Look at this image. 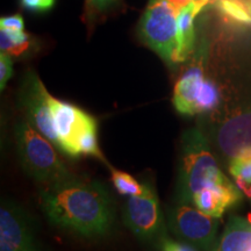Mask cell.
I'll return each instance as SVG.
<instances>
[{"instance_id":"obj_5","label":"cell","mask_w":251,"mask_h":251,"mask_svg":"<svg viewBox=\"0 0 251 251\" xmlns=\"http://www.w3.org/2000/svg\"><path fill=\"white\" fill-rule=\"evenodd\" d=\"M58 150L72 158L80 156L79 143L87 133L98 130L96 118L83 109L51 97L50 99Z\"/></svg>"},{"instance_id":"obj_1","label":"cell","mask_w":251,"mask_h":251,"mask_svg":"<svg viewBox=\"0 0 251 251\" xmlns=\"http://www.w3.org/2000/svg\"><path fill=\"white\" fill-rule=\"evenodd\" d=\"M41 205L51 224L81 236H103L112 226L111 198L100 181L71 176L43 187Z\"/></svg>"},{"instance_id":"obj_24","label":"cell","mask_w":251,"mask_h":251,"mask_svg":"<svg viewBox=\"0 0 251 251\" xmlns=\"http://www.w3.org/2000/svg\"><path fill=\"white\" fill-rule=\"evenodd\" d=\"M166 1L172 6L176 11L179 12L183 8L186 7V6L190 5L191 2H193V0H166Z\"/></svg>"},{"instance_id":"obj_2","label":"cell","mask_w":251,"mask_h":251,"mask_svg":"<svg viewBox=\"0 0 251 251\" xmlns=\"http://www.w3.org/2000/svg\"><path fill=\"white\" fill-rule=\"evenodd\" d=\"M228 181L212 155L205 136L198 129L186 131L181 137L178 201L191 203L193 197L203 188Z\"/></svg>"},{"instance_id":"obj_17","label":"cell","mask_w":251,"mask_h":251,"mask_svg":"<svg viewBox=\"0 0 251 251\" xmlns=\"http://www.w3.org/2000/svg\"><path fill=\"white\" fill-rule=\"evenodd\" d=\"M229 172L233 176L236 186L251 200V157L230 161Z\"/></svg>"},{"instance_id":"obj_9","label":"cell","mask_w":251,"mask_h":251,"mask_svg":"<svg viewBox=\"0 0 251 251\" xmlns=\"http://www.w3.org/2000/svg\"><path fill=\"white\" fill-rule=\"evenodd\" d=\"M0 251H40L25 212L7 200L0 207Z\"/></svg>"},{"instance_id":"obj_10","label":"cell","mask_w":251,"mask_h":251,"mask_svg":"<svg viewBox=\"0 0 251 251\" xmlns=\"http://www.w3.org/2000/svg\"><path fill=\"white\" fill-rule=\"evenodd\" d=\"M218 144L230 161L251 157V109L224 122L218 131Z\"/></svg>"},{"instance_id":"obj_6","label":"cell","mask_w":251,"mask_h":251,"mask_svg":"<svg viewBox=\"0 0 251 251\" xmlns=\"http://www.w3.org/2000/svg\"><path fill=\"white\" fill-rule=\"evenodd\" d=\"M169 226L176 236L200 249L209 250L215 243L219 221L196 206L179 201L169 213Z\"/></svg>"},{"instance_id":"obj_22","label":"cell","mask_w":251,"mask_h":251,"mask_svg":"<svg viewBox=\"0 0 251 251\" xmlns=\"http://www.w3.org/2000/svg\"><path fill=\"white\" fill-rule=\"evenodd\" d=\"M163 251H197L192 246L188 244L175 242L171 240H164L163 241Z\"/></svg>"},{"instance_id":"obj_16","label":"cell","mask_w":251,"mask_h":251,"mask_svg":"<svg viewBox=\"0 0 251 251\" xmlns=\"http://www.w3.org/2000/svg\"><path fill=\"white\" fill-rule=\"evenodd\" d=\"M0 48L9 56H23L31 48V41L25 30H7L0 28Z\"/></svg>"},{"instance_id":"obj_23","label":"cell","mask_w":251,"mask_h":251,"mask_svg":"<svg viewBox=\"0 0 251 251\" xmlns=\"http://www.w3.org/2000/svg\"><path fill=\"white\" fill-rule=\"evenodd\" d=\"M87 1H89L94 8L99 9V11H102V9L107 8L112 4H114L117 0H87Z\"/></svg>"},{"instance_id":"obj_4","label":"cell","mask_w":251,"mask_h":251,"mask_svg":"<svg viewBox=\"0 0 251 251\" xmlns=\"http://www.w3.org/2000/svg\"><path fill=\"white\" fill-rule=\"evenodd\" d=\"M178 12L166 0H150L139 25L141 39L162 59L176 63Z\"/></svg>"},{"instance_id":"obj_3","label":"cell","mask_w":251,"mask_h":251,"mask_svg":"<svg viewBox=\"0 0 251 251\" xmlns=\"http://www.w3.org/2000/svg\"><path fill=\"white\" fill-rule=\"evenodd\" d=\"M15 139L24 170L33 179L49 186L72 176L56 151L55 144L43 136L28 119L17 125Z\"/></svg>"},{"instance_id":"obj_7","label":"cell","mask_w":251,"mask_h":251,"mask_svg":"<svg viewBox=\"0 0 251 251\" xmlns=\"http://www.w3.org/2000/svg\"><path fill=\"white\" fill-rule=\"evenodd\" d=\"M124 220L126 226L143 241H152L162 234L164 219L151 185L146 183L141 196L129 197L125 205Z\"/></svg>"},{"instance_id":"obj_18","label":"cell","mask_w":251,"mask_h":251,"mask_svg":"<svg viewBox=\"0 0 251 251\" xmlns=\"http://www.w3.org/2000/svg\"><path fill=\"white\" fill-rule=\"evenodd\" d=\"M112 183L119 193L128 197L141 196L146 188V184H140L133 176L115 169H112Z\"/></svg>"},{"instance_id":"obj_14","label":"cell","mask_w":251,"mask_h":251,"mask_svg":"<svg viewBox=\"0 0 251 251\" xmlns=\"http://www.w3.org/2000/svg\"><path fill=\"white\" fill-rule=\"evenodd\" d=\"M202 11L196 2L178 12L177 27H178V49L176 56V63L184 62L193 51L194 41H196V31H194V20L197 15Z\"/></svg>"},{"instance_id":"obj_20","label":"cell","mask_w":251,"mask_h":251,"mask_svg":"<svg viewBox=\"0 0 251 251\" xmlns=\"http://www.w3.org/2000/svg\"><path fill=\"white\" fill-rule=\"evenodd\" d=\"M55 0H21V5L28 11L46 12L52 8Z\"/></svg>"},{"instance_id":"obj_15","label":"cell","mask_w":251,"mask_h":251,"mask_svg":"<svg viewBox=\"0 0 251 251\" xmlns=\"http://www.w3.org/2000/svg\"><path fill=\"white\" fill-rule=\"evenodd\" d=\"M213 5L229 23L241 26L251 25V0H215Z\"/></svg>"},{"instance_id":"obj_21","label":"cell","mask_w":251,"mask_h":251,"mask_svg":"<svg viewBox=\"0 0 251 251\" xmlns=\"http://www.w3.org/2000/svg\"><path fill=\"white\" fill-rule=\"evenodd\" d=\"M0 28L7 30H25L24 19L19 14L4 17L0 20Z\"/></svg>"},{"instance_id":"obj_11","label":"cell","mask_w":251,"mask_h":251,"mask_svg":"<svg viewBox=\"0 0 251 251\" xmlns=\"http://www.w3.org/2000/svg\"><path fill=\"white\" fill-rule=\"evenodd\" d=\"M241 198L240 188L229 180L228 183L203 188L193 197L192 203L206 214L219 219L228 208L236 205Z\"/></svg>"},{"instance_id":"obj_19","label":"cell","mask_w":251,"mask_h":251,"mask_svg":"<svg viewBox=\"0 0 251 251\" xmlns=\"http://www.w3.org/2000/svg\"><path fill=\"white\" fill-rule=\"evenodd\" d=\"M12 75H13V63H12L11 56L1 51L0 54V89L1 91L5 89Z\"/></svg>"},{"instance_id":"obj_25","label":"cell","mask_w":251,"mask_h":251,"mask_svg":"<svg viewBox=\"0 0 251 251\" xmlns=\"http://www.w3.org/2000/svg\"><path fill=\"white\" fill-rule=\"evenodd\" d=\"M193 1L196 2V4L199 6V7H201L203 9L207 5L213 4V2H214L215 0H193Z\"/></svg>"},{"instance_id":"obj_12","label":"cell","mask_w":251,"mask_h":251,"mask_svg":"<svg viewBox=\"0 0 251 251\" xmlns=\"http://www.w3.org/2000/svg\"><path fill=\"white\" fill-rule=\"evenodd\" d=\"M207 79L203 77L200 67H193L185 72L175 86L174 102L175 108L183 115H196L198 113L200 97Z\"/></svg>"},{"instance_id":"obj_8","label":"cell","mask_w":251,"mask_h":251,"mask_svg":"<svg viewBox=\"0 0 251 251\" xmlns=\"http://www.w3.org/2000/svg\"><path fill=\"white\" fill-rule=\"evenodd\" d=\"M50 99L51 96L40 78L34 72H29L25 78L21 91V102L27 111L28 121L58 149V137L55 130Z\"/></svg>"},{"instance_id":"obj_13","label":"cell","mask_w":251,"mask_h":251,"mask_svg":"<svg viewBox=\"0 0 251 251\" xmlns=\"http://www.w3.org/2000/svg\"><path fill=\"white\" fill-rule=\"evenodd\" d=\"M215 251H251V221L233 216L226 226Z\"/></svg>"}]
</instances>
